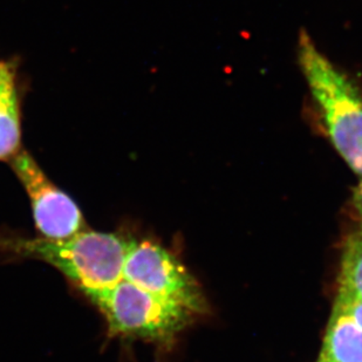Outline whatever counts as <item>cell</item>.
I'll return each instance as SVG.
<instances>
[{"instance_id": "obj_1", "label": "cell", "mask_w": 362, "mask_h": 362, "mask_svg": "<svg viewBox=\"0 0 362 362\" xmlns=\"http://www.w3.org/2000/svg\"><path fill=\"white\" fill-rule=\"evenodd\" d=\"M130 240L117 233L81 231L67 240L0 237V251L42 260L65 274L88 298L113 288L123 279Z\"/></svg>"}, {"instance_id": "obj_2", "label": "cell", "mask_w": 362, "mask_h": 362, "mask_svg": "<svg viewBox=\"0 0 362 362\" xmlns=\"http://www.w3.org/2000/svg\"><path fill=\"white\" fill-rule=\"evenodd\" d=\"M298 62L332 144L362 176V96L356 83L300 32Z\"/></svg>"}, {"instance_id": "obj_3", "label": "cell", "mask_w": 362, "mask_h": 362, "mask_svg": "<svg viewBox=\"0 0 362 362\" xmlns=\"http://www.w3.org/2000/svg\"><path fill=\"white\" fill-rule=\"evenodd\" d=\"M106 318L110 334L147 341H169L192 322L194 313L122 281L90 298Z\"/></svg>"}, {"instance_id": "obj_4", "label": "cell", "mask_w": 362, "mask_h": 362, "mask_svg": "<svg viewBox=\"0 0 362 362\" xmlns=\"http://www.w3.org/2000/svg\"><path fill=\"white\" fill-rule=\"evenodd\" d=\"M123 279L151 293L174 301L194 315L204 313V296L195 278L167 250L151 240L130 242Z\"/></svg>"}, {"instance_id": "obj_5", "label": "cell", "mask_w": 362, "mask_h": 362, "mask_svg": "<svg viewBox=\"0 0 362 362\" xmlns=\"http://www.w3.org/2000/svg\"><path fill=\"white\" fill-rule=\"evenodd\" d=\"M10 164L28 192L41 237L67 240L85 231V218L76 202L48 180L28 151H21Z\"/></svg>"}, {"instance_id": "obj_6", "label": "cell", "mask_w": 362, "mask_h": 362, "mask_svg": "<svg viewBox=\"0 0 362 362\" xmlns=\"http://www.w3.org/2000/svg\"><path fill=\"white\" fill-rule=\"evenodd\" d=\"M21 151L17 67L14 62H0V161L11 162Z\"/></svg>"}, {"instance_id": "obj_7", "label": "cell", "mask_w": 362, "mask_h": 362, "mask_svg": "<svg viewBox=\"0 0 362 362\" xmlns=\"http://www.w3.org/2000/svg\"><path fill=\"white\" fill-rule=\"evenodd\" d=\"M318 362H362V329L337 305Z\"/></svg>"}, {"instance_id": "obj_8", "label": "cell", "mask_w": 362, "mask_h": 362, "mask_svg": "<svg viewBox=\"0 0 362 362\" xmlns=\"http://www.w3.org/2000/svg\"><path fill=\"white\" fill-rule=\"evenodd\" d=\"M340 279V290L362 301V230L346 242Z\"/></svg>"}, {"instance_id": "obj_9", "label": "cell", "mask_w": 362, "mask_h": 362, "mask_svg": "<svg viewBox=\"0 0 362 362\" xmlns=\"http://www.w3.org/2000/svg\"><path fill=\"white\" fill-rule=\"evenodd\" d=\"M337 306L342 308L344 311L349 313V317L358 324L362 329V301L353 294L349 293L344 290H339L338 298H337Z\"/></svg>"}, {"instance_id": "obj_10", "label": "cell", "mask_w": 362, "mask_h": 362, "mask_svg": "<svg viewBox=\"0 0 362 362\" xmlns=\"http://www.w3.org/2000/svg\"><path fill=\"white\" fill-rule=\"evenodd\" d=\"M354 199H356V206L362 217V180L359 185L356 187V194H354Z\"/></svg>"}]
</instances>
